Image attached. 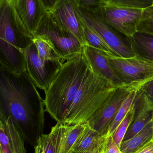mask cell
<instances>
[{"instance_id": "obj_1", "label": "cell", "mask_w": 153, "mask_h": 153, "mask_svg": "<svg viewBox=\"0 0 153 153\" xmlns=\"http://www.w3.org/2000/svg\"><path fill=\"white\" fill-rule=\"evenodd\" d=\"M0 69V116L9 117L25 141L35 147L44 131V100L26 70L15 74Z\"/></svg>"}, {"instance_id": "obj_2", "label": "cell", "mask_w": 153, "mask_h": 153, "mask_svg": "<svg viewBox=\"0 0 153 153\" xmlns=\"http://www.w3.org/2000/svg\"><path fill=\"white\" fill-rule=\"evenodd\" d=\"M84 53L64 62L49 88L45 91V111L63 124L67 111L91 71Z\"/></svg>"}, {"instance_id": "obj_3", "label": "cell", "mask_w": 153, "mask_h": 153, "mask_svg": "<svg viewBox=\"0 0 153 153\" xmlns=\"http://www.w3.org/2000/svg\"><path fill=\"white\" fill-rule=\"evenodd\" d=\"M34 36L16 12L12 0H0V64L10 72L26 71L25 53Z\"/></svg>"}, {"instance_id": "obj_4", "label": "cell", "mask_w": 153, "mask_h": 153, "mask_svg": "<svg viewBox=\"0 0 153 153\" xmlns=\"http://www.w3.org/2000/svg\"><path fill=\"white\" fill-rule=\"evenodd\" d=\"M117 88L91 70L70 106L63 124L72 126L87 123Z\"/></svg>"}, {"instance_id": "obj_5", "label": "cell", "mask_w": 153, "mask_h": 153, "mask_svg": "<svg viewBox=\"0 0 153 153\" xmlns=\"http://www.w3.org/2000/svg\"><path fill=\"white\" fill-rule=\"evenodd\" d=\"M34 36L47 37L64 62L83 53V45L52 11L45 13Z\"/></svg>"}, {"instance_id": "obj_6", "label": "cell", "mask_w": 153, "mask_h": 153, "mask_svg": "<svg viewBox=\"0 0 153 153\" xmlns=\"http://www.w3.org/2000/svg\"><path fill=\"white\" fill-rule=\"evenodd\" d=\"M101 9L92 11L78 6L77 12L82 23L98 34L118 57H134L130 38L120 33L105 21Z\"/></svg>"}, {"instance_id": "obj_7", "label": "cell", "mask_w": 153, "mask_h": 153, "mask_svg": "<svg viewBox=\"0 0 153 153\" xmlns=\"http://www.w3.org/2000/svg\"><path fill=\"white\" fill-rule=\"evenodd\" d=\"M105 54L123 85L130 86L138 90L142 85L153 80V62L136 56L123 58Z\"/></svg>"}, {"instance_id": "obj_8", "label": "cell", "mask_w": 153, "mask_h": 153, "mask_svg": "<svg viewBox=\"0 0 153 153\" xmlns=\"http://www.w3.org/2000/svg\"><path fill=\"white\" fill-rule=\"evenodd\" d=\"M134 89L136 88L130 86L117 87L88 120V125L100 135L106 137L120 107Z\"/></svg>"}, {"instance_id": "obj_9", "label": "cell", "mask_w": 153, "mask_h": 153, "mask_svg": "<svg viewBox=\"0 0 153 153\" xmlns=\"http://www.w3.org/2000/svg\"><path fill=\"white\" fill-rule=\"evenodd\" d=\"M26 70L37 88L45 91L57 76L62 63L44 60L39 57L34 43L25 53Z\"/></svg>"}, {"instance_id": "obj_10", "label": "cell", "mask_w": 153, "mask_h": 153, "mask_svg": "<svg viewBox=\"0 0 153 153\" xmlns=\"http://www.w3.org/2000/svg\"><path fill=\"white\" fill-rule=\"evenodd\" d=\"M143 10L125 8L106 5L104 3L101 9L103 19L116 31L130 38L136 32Z\"/></svg>"}, {"instance_id": "obj_11", "label": "cell", "mask_w": 153, "mask_h": 153, "mask_svg": "<svg viewBox=\"0 0 153 153\" xmlns=\"http://www.w3.org/2000/svg\"><path fill=\"white\" fill-rule=\"evenodd\" d=\"M76 0H59L52 12L83 46L86 44L84 25L78 14Z\"/></svg>"}, {"instance_id": "obj_12", "label": "cell", "mask_w": 153, "mask_h": 153, "mask_svg": "<svg viewBox=\"0 0 153 153\" xmlns=\"http://www.w3.org/2000/svg\"><path fill=\"white\" fill-rule=\"evenodd\" d=\"M134 103V118L127 131L123 141L133 137L153 120V102L144 92L137 90Z\"/></svg>"}, {"instance_id": "obj_13", "label": "cell", "mask_w": 153, "mask_h": 153, "mask_svg": "<svg viewBox=\"0 0 153 153\" xmlns=\"http://www.w3.org/2000/svg\"><path fill=\"white\" fill-rule=\"evenodd\" d=\"M12 1L20 20L34 36L46 13L41 0H12Z\"/></svg>"}, {"instance_id": "obj_14", "label": "cell", "mask_w": 153, "mask_h": 153, "mask_svg": "<svg viewBox=\"0 0 153 153\" xmlns=\"http://www.w3.org/2000/svg\"><path fill=\"white\" fill-rule=\"evenodd\" d=\"M25 142L11 119L0 116V153H26Z\"/></svg>"}, {"instance_id": "obj_15", "label": "cell", "mask_w": 153, "mask_h": 153, "mask_svg": "<svg viewBox=\"0 0 153 153\" xmlns=\"http://www.w3.org/2000/svg\"><path fill=\"white\" fill-rule=\"evenodd\" d=\"M83 53L93 72L115 87L123 85L116 76L103 52L87 45H83Z\"/></svg>"}, {"instance_id": "obj_16", "label": "cell", "mask_w": 153, "mask_h": 153, "mask_svg": "<svg viewBox=\"0 0 153 153\" xmlns=\"http://www.w3.org/2000/svg\"><path fill=\"white\" fill-rule=\"evenodd\" d=\"M105 137L94 130L87 123L70 153H102Z\"/></svg>"}, {"instance_id": "obj_17", "label": "cell", "mask_w": 153, "mask_h": 153, "mask_svg": "<svg viewBox=\"0 0 153 153\" xmlns=\"http://www.w3.org/2000/svg\"><path fill=\"white\" fill-rule=\"evenodd\" d=\"M70 126L57 123L50 133L41 137L43 142L45 153H61L65 137Z\"/></svg>"}, {"instance_id": "obj_18", "label": "cell", "mask_w": 153, "mask_h": 153, "mask_svg": "<svg viewBox=\"0 0 153 153\" xmlns=\"http://www.w3.org/2000/svg\"><path fill=\"white\" fill-rule=\"evenodd\" d=\"M130 40L135 56L153 62V34L137 32Z\"/></svg>"}, {"instance_id": "obj_19", "label": "cell", "mask_w": 153, "mask_h": 153, "mask_svg": "<svg viewBox=\"0 0 153 153\" xmlns=\"http://www.w3.org/2000/svg\"><path fill=\"white\" fill-rule=\"evenodd\" d=\"M153 139V120L134 137L123 141L120 149L122 153H136Z\"/></svg>"}, {"instance_id": "obj_20", "label": "cell", "mask_w": 153, "mask_h": 153, "mask_svg": "<svg viewBox=\"0 0 153 153\" xmlns=\"http://www.w3.org/2000/svg\"><path fill=\"white\" fill-rule=\"evenodd\" d=\"M33 43L36 46L38 55L44 60L63 63L64 61L51 41L45 36H35Z\"/></svg>"}, {"instance_id": "obj_21", "label": "cell", "mask_w": 153, "mask_h": 153, "mask_svg": "<svg viewBox=\"0 0 153 153\" xmlns=\"http://www.w3.org/2000/svg\"><path fill=\"white\" fill-rule=\"evenodd\" d=\"M83 25L85 45L103 52L108 55L118 57L98 34L86 25L84 24Z\"/></svg>"}, {"instance_id": "obj_22", "label": "cell", "mask_w": 153, "mask_h": 153, "mask_svg": "<svg viewBox=\"0 0 153 153\" xmlns=\"http://www.w3.org/2000/svg\"><path fill=\"white\" fill-rule=\"evenodd\" d=\"M135 103L134 101L127 115L123 120L119 124L112 135L114 142L119 148L120 147L122 142L123 141V139L126 135L128 129L129 128L131 123L133 121L134 116H135Z\"/></svg>"}, {"instance_id": "obj_23", "label": "cell", "mask_w": 153, "mask_h": 153, "mask_svg": "<svg viewBox=\"0 0 153 153\" xmlns=\"http://www.w3.org/2000/svg\"><path fill=\"white\" fill-rule=\"evenodd\" d=\"M137 90V89H133L130 93L128 96L123 103L117 113L114 120L110 126L109 132L107 135H113L119 124L123 120L127 115L135 100Z\"/></svg>"}, {"instance_id": "obj_24", "label": "cell", "mask_w": 153, "mask_h": 153, "mask_svg": "<svg viewBox=\"0 0 153 153\" xmlns=\"http://www.w3.org/2000/svg\"><path fill=\"white\" fill-rule=\"evenodd\" d=\"M106 5L125 8L145 10L153 5V0H103Z\"/></svg>"}, {"instance_id": "obj_25", "label": "cell", "mask_w": 153, "mask_h": 153, "mask_svg": "<svg viewBox=\"0 0 153 153\" xmlns=\"http://www.w3.org/2000/svg\"><path fill=\"white\" fill-rule=\"evenodd\" d=\"M86 123L70 126L62 144L61 153H70L74 143L84 130Z\"/></svg>"}, {"instance_id": "obj_26", "label": "cell", "mask_w": 153, "mask_h": 153, "mask_svg": "<svg viewBox=\"0 0 153 153\" xmlns=\"http://www.w3.org/2000/svg\"><path fill=\"white\" fill-rule=\"evenodd\" d=\"M137 32L153 34V5L143 10L137 27Z\"/></svg>"}, {"instance_id": "obj_27", "label": "cell", "mask_w": 153, "mask_h": 153, "mask_svg": "<svg viewBox=\"0 0 153 153\" xmlns=\"http://www.w3.org/2000/svg\"><path fill=\"white\" fill-rule=\"evenodd\" d=\"M78 6L87 10L96 11L103 5V0H76Z\"/></svg>"}, {"instance_id": "obj_28", "label": "cell", "mask_w": 153, "mask_h": 153, "mask_svg": "<svg viewBox=\"0 0 153 153\" xmlns=\"http://www.w3.org/2000/svg\"><path fill=\"white\" fill-rule=\"evenodd\" d=\"M102 153H122L114 142L112 135H107L105 137Z\"/></svg>"}, {"instance_id": "obj_29", "label": "cell", "mask_w": 153, "mask_h": 153, "mask_svg": "<svg viewBox=\"0 0 153 153\" xmlns=\"http://www.w3.org/2000/svg\"><path fill=\"white\" fill-rule=\"evenodd\" d=\"M138 90L144 92L149 98L153 102V79L142 85Z\"/></svg>"}, {"instance_id": "obj_30", "label": "cell", "mask_w": 153, "mask_h": 153, "mask_svg": "<svg viewBox=\"0 0 153 153\" xmlns=\"http://www.w3.org/2000/svg\"><path fill=\"white\" fill-rule=\"evenodd\" d=\"M59 1V0H41L46 12L53 11Z\"/></svg>"}, {"instance_id": "obj_31", "label": "cell", "mask_w": 153, "mask_h": 153, "mask_svg": "<svg viewBox=\"0 0 153 153\" xmlns=\"http://www.w3.org/2000/svg\"><path fill=\"white\" fill-rule=\"evenodd\" d=\"M136 153H153V140H151Z\"/></svg>"}, {"instance_id": "obj_32", "label": "cell", "mask_w": 153, "mask_h": 153, "mask_svg": "<svg viewBox=\"0 0 153 153\" xmlns=\"http://www.w3.org/2000/svg\"><path fill=\"white\" fill-rule=\"evenodd\" d=\"M34 153H45L43 142L40 137L36 146L34 147Z\"/></svg>"}, {"instance_id": "obj_33", "label": "cell", "mask_w": 153, "mask_h": 153, "mask_svg": "<svg viewBox=\"0 0 153 153\" xmlns=\"http://www.w3.org/2000/svg\"><path fill=\"white\" fill-rule=\"evenodd\" d=\"M92 153V152H85V153Z\"/></svg>"}]
</instances>
